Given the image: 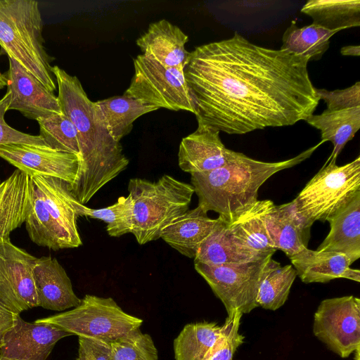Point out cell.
I'll use <instances>...</instances> for the list:
<instances>
[{
	"label": "cell",
	"mask_w": 360,
	"mask_h": 360,
	"mask_svg": "<svg viewBox=\"0 0 360 360\" xmlns=\"http://www.w3.org/2000/svg\"><path fill=\"white\" fill-rule=\"evenodd\" d=\"M309 60L233 37L195 47L184 68L198 122L229 134L293 125L320 101Z\"/></svg>",
	"instance_id": "obj_1"
},
{
	"label": "cell",
	"mask_w": 360,
	"mask_h": 360,
	"mask_svg": "<svg viewBox=\"0 0 360 360\" xmlns=\"http://www.w3.org/2000/svg\"><path fill=\"white\" fill-rule=\"evenodd\" d=\"M51 72L56 80L61 110L78 134L79 165L69 189L72 196L84 205L123 172L129 161L120 142L109 133L95 102L89 98L79 79L58 65L52 66Z\"/></svg>",
	"instance_id": "obj_2"
},
{
	"label": "cell",
	"mask_w": 360,
	"mask_h": 360,
	"mask_svg": "<svg viewBox=\"0 0 360 360\" xmlns=\"http://www.w3.org/2000/svg\"><path fill=\"white\" fill-rule=\"evenodd\" d=\"M323 143L321 141L292 158L273 162L236 152L221 167L191 174V184L198 198V206L207 212L214 211L225 219H231L257 200L258 191L268 179L309 158Z\"/></svg>",
	"instance_id": "obj_3"
},
{
	"label": "cell",
	"mask_w": 360,
	"mask_h": 360,
	"mask_svg": "<svg viewBox=\"0 0 360 360\" xmlns=\"http://www.w3.org/2000/svg\"><path fill=\"white\" fill-rule=\"evenodd\" d=\"M30 179L32 198L25 222L30 240L54 251L82 245L74 206L77 200L70 191V184L39 175Z\"/></svg>",
	"instance_id": "obj_4"
},
{
	"label": "cell",
	"mask_w": 360,
	"mask_h": 360,
	"mask_svg": "<svg viewBox=\"0 0 360 360\" xmlns=\"http://www.w3.org/2000/svg\"><path fill=\"white\" fill-rule=\"evenodd\" d=\"M38 1L0 0V46L46 89H56L51 57L44 47Z\"/></svg>",
	"instance_id": "obj_5"
},
{
	"label": "cell",
	"mask_w": 360,
	"mask_h": 360,
	"mask_svg": "<svg viewBox=\"0 0 360 360\" xmlns=\"http://www.w3.org/2000/svg\"><path fill=\"white\" fill-rule=\"evenodd\" d=\"M128 191L133 201L131 233L139 245L159 239L167 226L189 210L195 193L191 184L168 174L153 182L131 179Z\"/></svg>",
	"instance_id": "obj_6"
},
{
	"label": "cell",
	"mask_w": 360,
	"mask_h": 360,
	"mask_svg": "<svg viewBox=\"0 0 360 360\" xmlns=\"http://www.w3.org/2000/svg\"><path fill=\"white\" fill-rule=\"evenodd\" d=\"M360 193V156L337 165L326 160L294 201L298 212L311 224L324 222Z\"/></svg>",
	"instance_id": "obj_7"
},
{
	"label": "cell",
	"mask_w": 360,
	"mask_h": 360,
	"mask_svg": "<svg viewBox=\"0 0 360 360\" xmlns=\"http://www.w3.org/2000/svg\"><path fill=\"white\" fill-rule=\"evenodd\" d=\"M34 322L56 326L78 337L110 343L140 328L143 320L125 312L112 297L86 295L79 304L72 309Z\"/></svg>",
	"instance_id": "obj_8"
},
{
	"label": "cell",
	"mask_w": 360,
	"mask_h": 360,
	"mask_svg": "<svg viewBox=\"0 0 360 360\" xmlns=\"http://www.w3.org/2000/svg\"><path fill=\"white\" fill-rule=\"evenodd\" d=\"M134 74L124 95L158 109L186 110L195 115L184 68L164 66L142 54L134 59Z\"/></svg>",
	"instance_id": "obj_9"
},
{
	"label": "cell",
	"mask_w": 360,
	"mask_h": 360,
	"mask_svg": "<svg viewBox=\"0 0 360 360\" xmlns=\"http://www.w3.org/2000/svg\"><path fill=\"white\" fill-rule=\"evenodd\" d=\"M272 256L238 264L214 266L194 262V267L221 300L228 314L236 311L244 314L258 307L257 297L263 269Z\"/></svg>",
	"instance_id": "obj_10"
},
{
	"label": "cell",
	"mask_w": 360,
	"mask_h": 360,
	"mask_svg": "<svg viewBox=\"0 0 360 360\" xmlns=\"http://www.w3.org/2000/svg\"><path fill=\"white\" fill-rule=\"evenodd\" d=\"M313 333L329 349L347 358L360 347V300L354 295L322 300L314 315Z\"/></svg>",
	"instance_id": "obj_11"
},
{
	"label": "cell",
	"mask_w": 360,
	"mask_h": 360,
	"mask_svg": "<svg viewBox=\"0 0 360 360\" xmlns=\"http://www.w3.org/2000/svg\"><path fill=\"white\" fill-rule=\"evenodd\" d=\"M37 259L10 239H0V302L18 314L38 307L33 277Z\"/></svg>",
	"instance_id": "obj_12"
},
{
	"label": "cell",
	"mask_w": 360,
	"mask_h": 360,
	"mask_svg": "<svg viewBox=\"0 0 360 360\" xmlns=\"http://www.w3.org/2000/svg\"><path fill=\"white\" fill-rule=\"evenodd\" d=\"M0 158L30 176L58 178L70 186L76 179L79 165L76 155L25 143L0 146Z\"/></svg>",
	"instance_id": "obj_13"
},
{
	"label": "cell",
	"mask_w": 360,
	"mask_h": 360,
	"mask_svg": "<svg viewBox=\"0 0 360 360\" xmlns=\"http://www.w3.org/2000/svg\"><path fill=\"white\" fill-rule=\"evenodd\" d=\"M70 335L56 326L27 322L20 316L4 335L0 356L6 360H46L56 344Z\"/></svg>",
	"instance_id": "obj_14"
},
{
	"label": "cell",
	"mask_w": 360,
	"mask_h": 360,
	"mask_svg": "<svg viewBox=\"0 0 360 360\" xmlns=\"http://www.w3.org/2000/svg\"><path fill=\"white\" fill-rule=\"evenodd\" d=\"M5 72L11 100L8 110H15L34 120L62 113L58 97L46 89L19 63L8 58Z\"/></svg>",
	"instance_id": "obj_15"
},
{
	"label": "cell",
	"mask_w": 360,
	"mask_h": 360,
	"mask_svg": "<svg viewBox=\"0 0 360 360\" xmlns=\"http://www.w3.org/2000/svg\"><path fill=\"white\" fill-rule=\"evenodd\" d=\"M218 130L198 122L196 130L182 139L178 152L180 169L187 173L210 172L225 165L236 152L225 147Z\"/></svg>",
	"instance_id": "obj_16"
},
{
	"label": "cell",
	"mask_w": 360,
	"mask_h": 360,
	"mask_svg": "<svg viewBox=\"0 0 360 360\" xmlns=\"http://www.w3.org/2000/svg\"><path fill=\"white\" fill-rule=\"evenodd\" d=\"M33 277L38 307L60 311L74 308L81 302L73 290L70 278L56 258L37 257Z\"/></svg>",
	"instance_id": "obj_17"
},
{
	"label": "cell",
	"mask_w": 360,
	"mask_h": 360,
	"mask_svg": "<svg viewBox=\"0 0 360 360\" xmlns=\"http://www.w3.org/2000/svg\"><path fill=\"white\" fill-rule=\"evenodd\" d=\"M188 37L165 19L152 22L136 40L142 55L167 67L186 66L190 52L185 44Z\"/></svg>",
	"instance_id": "obj_18"
},
{
	"label": "cell",
	"mask_w": 360,
	"mask_h": 360,
	"mask_svg": "<svg viewBox=\"0 0 360 360\" xmlns=\"http://www.w3.org/2000/svg\"><path fill=\"white\" fill-rule=\"evenodd\" d=\"M265 224L276 249L288 257L307 248L311 225L298 212L294 200L274 204L265 216Z\"/></svg>",
	"instance_id": "obj_19"
},
{
	"label": "cell",
	"mask_w": 360,
	"mask_h": 360,
	"mask_svg": "<svg viewBox=\"0 0 360 360\" xmlns=\"http://www.w3.org/2000/svg\"><path fill=\"white\" fill-rule=\"evenodd\" d=\"M273 255L250 249L239 243L231 234L227 221L219 216L214 229L198 248L194 262L214 266L238 264Z\"/></svg>",
	"instance_id": "obj_20"
},
{
	"label": "cell",
	"mask_w": 360,
	"mask_h": 360,
	"mask_svg": "<svg viewBox=\"0 0 360 360\" xmlns=\"http://www.w3.org/2000/svg\"><path fill=\"white\" fill-rule=\"evenodd\" d=\"M327 221L330 231L316 250L345 255L351 264L360 257V193Z\"/></svg>",
	"instance_id": "obj_21"
},
{
	"label": "cell",
	"mask_w": 360,
	"mask_h": 360,
	"mask_svg": "<svg viewBox=\"0 0 360 360\" xmlns=\"http://www.w3.org/2000/svg\"><path fill=\"white\" fill-rule=\"evenodd\" d=\"M32 198L30 176L16 169L0 183V239L25 222Z\"/></svg>",
	"instance_id": "obj_22"
},
{
	"label": "cell",
	"mask_w": 360,
	"mask_h": 360,
	"mask_svg": "<svg viewBox=\"0 0 360 360\" xmlns=\"http://www.w3.org/2000/svg\"><path fill=\"white\" fill-rule=\"evenodd\" d=\"M217 223V219L210 218L207 212L198 205L167 226L160 238L182 255L194 259L198 248Z\"/></svg>",
	"instance_id": "obj_23"
},
{
	"label": "cell",
	"mask_w": 360,
	"mask_h": 360,
	"mask_svg": "<svg viewBox=\"0 0 360 360\" xmlns=\"http://www.w3.org/2000/svg\"><path fill=\"white\" fill-rule=\"evenodd\" d=\"M274 202L257 200L227 221L232 236L243 245L265 253L274 254V247L266 229L265 216Z\"/></svg>",
	"instance_id": "obj_24"
},
{
	"label": "cell",
	"mask_w": 360,
	"mask_h": 360,
	"mask_svg": "<svg viewBox=\"0 0 360 360\" xmlns=\"http://www.w3.org/2000/svg\"><path fill=\"white\" fill-rule=\"evenodd\" d=\"M292 266L300 280L305 283H328L335 278H343L352 264L344 254L302 249L290 256Z\"/></svg>",
	"instance_id": "obj_25"
},
{
	"label": "cell",
	"mask_w": 360,
	"mask_h": 360,
	"mask_svg": "<svg viewBox=\"0 0 360 360\" xmlns=\"http://www.w3.org/2000/svg\"><path fill=\"white\" fill-rule=\"evenodd\" d=\"M320 130L321 141H330L332 153L327 160L336 161L339 154L360 128V106L342 109H326L320 115H311L305 120Z\"/></svg>",
	"instance_id": "obj_26"
},
{
	"label": "cell",
	"mask_w": 360,
	"mask_h": 360,
	"mask_svg": "<svg viewBox=\"0 0 360 360\" xmlns=\"http://www.w3.org/2000/svg\"><path fill=\"white\" fill-rule=\"evenodd\" d=\"M95 104L109 133L117 142L131 132L136 119L158 110L154 106L125 95L97 101Z\"/></svg>",
	"instance_id": "obj_27"
},
{
	"label": "cell",
	"mask_w": 360,
	"mask_h": 360,
	"mask_svg": "<svg viewBox=\"0 0 360 360\" xmlns=\"http://www.w3.org/2000/svg\"><path fill=\"white\" fill-rule=\"evenodd\" d=\"M301 12L311 17L313 24L329 30L360 26L359 0H311Z\"/></svg>",
	"instance_id": "obj_28"
},
{
	"label": "cell",
	"mask_w": 360,
	"mask_h": 360,
	"mask_svg": "<svg viewBox=\"0 0 360 360\" xmlns=\"http://www.w3.org/2000/svg\"><path fill=\"white\" fill-rule=\"evenodd\" d=\"M297 276L291 264L281 266L272 257L265 264L258 289L257 303L264 309L276 311L287 301Z\"/></svg>",
	"instance_id": "obj_29"
},
{
	"label": "cell",
	"mask_w": 360,
	"mask_h": 360,
	"mask_svg": "<svg viewBox=\"0 0 360 360\" xmlns=\"http://www.w3.org/2000/svg\"><path fill=\"white\" fill-rule=\"evenodd\" d=\"M221 330L222 325L213 321L186 324L173 342L175 360H204Z\"/></svg>",
	"instance_id": "obj_30"
},
{
	"label": "cell",
	"mask_w": 360,
	"mask_h": 360,
	"mask_svg": "<svg viewBox=\"0 0 360 360\" xmlns=\"http://www.w3.org/2000/svg\"><path fill=\"white\" fill-rule=\"evenodd\" d=\"M338 32L313 23L300 27L292 21L283 33L281 49L309 61L318 60L328 49L330 38Z\"/></svg>",
	"instance_id": "obj_31"
},
{
	"label": "cell",
	"mask_w": 360,
	"mask_h": 360,
	"mask_svg": "<svg viewBox=\"0 0 360 360\" xmlns=\"http://www.w3.org/2000/svg\"><path fill=\"white\" fill-rule=\"evenodd\" d=\"M78 217L101 219L107 224L110 236L120 237L131 233L133 229V201L129 195L120 197L117 202L106 207L91 209L78 201L74 205Z\"/></svg>",
	"instance_id": "obj_32"
},
{
	"label": "cell",
	"mask_w": 360,
	"mask_h": 360,
	"mask_svg": "<svg viewBox=\"0 0 360 360\" xmlns=\"http://www.w3.org/2000/svg\"><path fill=\"white\" fill-rule=\"evenodd\" d=\"M39 136L46 145L54 150L80 157L77 129L70 120L62 112L37 120Z\"/></svg>",
	"instance_id": "obj_33"
},
{
	"label": "cell",
	"mask_w": 360,
	"mask_h": 360,
	"mask_svg": "<svg viewBox=\"0 0 360 360\" xmlns=\"http://www.w3.org/2000/svg\"><path fill=\"white\" fill-rule=\"evenodd\" d=\"M110 360H158V352L151 336L140 328L112 341Z\"/></svg>",
	"instance_id": "obj_34"
},
{
	"label": "cell",
	"mask_w": 360,
	"mask_h": 360,
	"mask_svg": "<svg viewBox=\"0 0 360 360\" xmlns=\"http://www.w3.org/2000/svg\"><path fill=\"white\" fill-rule=\"evenodd\" d=\"M243 314L236 311L228 314L220 336L204 360H231L237 349L243 343L245 337L239 328Z\"/></svg>",
	"instance_id": "obj_35"
},
{
	"label": "cell",
	"mask_w": 360,
	"mask_h": 360,
	"mask_svg": "<svg viewBox=\"0 0 360 360\" xmlns=\"http://www.w3.org/2000/svg\"><path fill=\"white\" fill-rule=\"evenodd\" d=\"M11 100L8 91L0 99V146L11 143H25L34 146H47L39 135H31L18 131L9 126L4 117L8 111Z\"/></svg>",
	"instance_id": "obj_36"
},
{
	"label": "cell",
	"mask_w": 360,
	"mask_h": 360,
	"mask_svg": "<svg viewBox=\"0 0 360 360\" xmlns=\"http://www.w3.org/2000/svg\"><path fill=\"white\" fill-rule=\"evenodd\" d=\"M319 99L325 101L328 110H342L360 106V82L344 89L328 91L316 89Z\"/></svg>",
	"instance_id": "obj_37"
},
{
	"label": "cell",
	"mask_w": 360,
	"mask_h": 360,
	"mask_svg": "<svg viewBox=\"0 0 360 360\" xmlns=\"http://www.w3.org/2000/svg\"><path fill=\"white\" fill-rule=\"evenodd\" d=\"M78 342V356L75 360H110L109 342L86 337H79Z\"/></svg>",
	"instance_id": "obj_38"
},
{
	"label": "cell",
	"mask_w": 360,
	"mask_h": 360,
	"mask_svg": "<svg viewBox=\"0 0 360 360\" xmlns=\"http://www.w3.org/2000/svg\"><path fill=\"white\" fill-rule=\"evenodd\" d=\"M20 316V314L10 310L0 302V344L6 333L15 326Z\"/></svg>",
	"instance_id": "obj_39"
},
{
	"label": "cell",
	"mask_w": 360,
	"mask_h": 360,
	"mask_svg": "<svg viewBox=\"0 0 360 360\" xmlns=\"http://www.w3.org/2000/svg\"><path fill=\"white\" fill-rule=\"evenodd\" d=\"M340 53L342 56H360V46L359 45H349L343 46L340 49Z\"/></svg>",
	"instance_id": "obj_40"
},
{
	"label": "cell",
	"mask_w": 360,
	"mask_h": 360,
	"mask_svg": "<svg viewBox=\"0 0 360 360\" xmlns=\"http://www.w3.org/2000/svg\"><path fill=\"white\" fill-rule=\"evenodd\" d=\"M8 80L5 73L0 72V90L7 86Z\"/></svg>",
	"instance_id": "obj_41"
},
{
	"label": "cell",
	"mask_w": 360,
	"mask_h": 360,
	"mask_svg": "<svg viewBox=\"0 0 360 360\" xmlns=\"http://www.w3.org/2000/svg\"><path fill=\"white\" fill-rule=\"evenodd\" d=\"M354 360H360V347L354 352Z\"/></svg>",
	"instance_id": "obj_42"
},
{
	"label": "cell",
	"mask_w": 360,
	"mask_h": 360,
	"mask_svg": "<svg viewBox=\"0 0 360 360\" xmlns=\"http://www.w3.org/2000/svg\"><path fill=\"white\" fill-rule=\"evenodd\" d=\"M0 360H6V359H5L2 358V357L0 356Z\"/></svg>",
	"instance_id": "obj_43"
},
{
	"label": "cell",
	"mask_w": 360,
	"mask_h": 360,
	"mask_svg": "<svg viewBox=\"0 0 360 360\" xmlns=\"http://www.w3.org/2000/svg\"><path fill=\"white\" fill-rule=\"evenodd\" d=\"M231 360H233V359H231Z\"/></svg>",
	"instance_id": "obj_44"
}]
</instances>
